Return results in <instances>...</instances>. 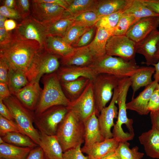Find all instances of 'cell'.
<instances>
[{"mask_svg":"<svg viewBox=\"0 0 159 159\" xmlns=\"http://www.w3.org/2000/svg\"><path fill=\"white\" fill-rule=\"evenodd\" d=\"M42 49L37 42L23 38L14 32L10 42L0 48V58L6 61L9 68L26 72L35 54Z\"/></svg>","mask_w":159,"mask_h":159,"instance_id":"obj_1","label":"cell"},{"mask_svg":"<svg viewBox=\"0 0 159 159\" xmlns=\"http://www.w3.org/2000/svg\"><path fill=\"white\" fill-rule=\"evenodd\" d=\"M42 82L44 87L34 111L35 116L57 105L68 106L70 101L63 91L56 72L44 75Z\"/></svg>","mask_w":159,"mask_h":159,"instance_id":"obj_2","label":"cell"},{"mask_svg":"<svg viewBox=\"0 0 159 159\" xmlns=\"http://www.w3.org/2000/svg\"><path fill=\"white\" fill-rule=\"evenodd\" d=\"M56 135L63 152L81 145L85 140L84 122L74 112L69 110L59 125Z\"/></svg>","mask_w":159,"mask_h":159,"instance_id":"obj_3","label":"cell"},{"mask_svg":"<svg viewBox=\"0 0 159 159\" xmlns=\"http://www.w3.org/2000/svg\"><path fill=\"white\" fill-rule=\"evenodd\" d=\"M131 81L130 77H125L120 81L118 86V93L117 99L118 107L117 119L112 131L113 137L119 139L120 142L132 140L134 136L133 120L127 116L126 98Z\"/></svg>","mask_w":159,"mask_h":159,"instance_id":"obj_4","label":"cell"},{"mask_svg":"<svg viewBox=\"0 0 159 159\" xmlns=\"http://www.w3.org/2000/svg\"><path fill=\"white\" fill-rule=\"evenodd\" d=\"M97 74H107L121 77H130L141 70L135 59L127 61L120 57L105 54L94 58L89 66Z\"/></svg>","mask_w":159,"mask_h":159,"instance_id":"obj_5","label":"cell"},{"mask_svg":"<svg viewBox=\"0 0 159 159\" xmlns=\"http://www.w3.org/2000/svg\"><path fill=\"white\" fill-rule=\"evenodd\" d=\"M3 101L23 134L39 146L40 135L33 125L34 113L26 107L14 95H11Z\"/></svg>","mask_w":159,"mask_h":159,"instance_id":"obj_6","label":"cell"},{"mask_svg":"<svg viewBox=\"0 0 159 159\" xmlns=\"http://www.w3.org/2000/svg\"><path fill=\"white\" fill-rule=\"evenodd\" d=\"M60 58L44 48L41 49L35 54L26 72L29 82L39 83L44 75L57 72L60 67Z\"/></svg>","mask_w":159,"mask_h":159,"instance_id":"obj_7","label":"cell"},{"mask_svg":"<svg viewBox=\"0 0 159 159\" xmlns=\"http://www.w3.org/2000/svg\"><path fill=\"white\" fill-rule=\"evenodd\" d=\"M123 78L101 74H97L92 80L97 109L99 114L112 99L114 89Z\"/></svg>","mask_w":159,"mask_h":159,"instance_id":"obj_8","label":"cell"},{"mask_svg":"<svg viewBox=\"0 0 159 159\" xmlns=\"http://www.w3.org/2000/svg\"><path fill=\"white\" fill-rule=\"evenodd\" d=\"M68 111L67 106H54L39 115H34V122L40 132L48 135H55L59 125Z\"/></svg>","mask_w":159,"mask_h":159,"instance_id":"obj_9","label":"cell"},{"mask_svg":"<svg viewBox=\"0 0 159 159\" xmlns=\"http://www.w3.org/2000/svg\"><path fill=\"white\" fill-rule=\"evenodd\" d=\"M67 107L83 122L94 113L97 117L99 116L100 114L97 109L92 80L78 97L70 101Z\"/></svg>","mask_w":159,"mask_h":159,"instance_id":"obj_10","label":"cell"},{"mask_svg":"<svg viewBox=\"0 0 159 159\" xmlns=\"http://www.w3.org/2000/svg\"><path fill=\"white\" fill-rule=\"evenodd\" d=\"M48 26L41 23L32 16L22 19L14 32L23 38L37 42L44 48L48 35Z\"/></svg>","mask_w":159,"mask_h":159,"instance_id":"obj_11","label":"cell"},{"mask_svg":"<svg viewBox=\"0 0 159 159\" xmlns=\"http://www.w3.org/2000/svg\"><path fill=\"white\" fill-rule=\"evenodd\" d=\"M137 48V44L125 35H112L107 41L106 54L129 61L134 59Z\"/></svg>","mask_w":159,"mask_h":159,"instance_id":"obj_12","label":"cell"},{"mask_svg":"<svg viewBox=\"0 0 159 159\" xmlns=\"http://www.w3.org/2000/svg\"><path fill=\"white\" fill-rule=\"evenodd\" d=\"M32 16L42 24L49 26L63 17L65 9L52 3L31 1Z\"/></svg>","mask_w":159,"mask_h":159,"instance_id":"obj_13","label":"cell"},{"mask_svg":"<svg viewBox=\"0 0 159 159\" xmlns=\"http://www.w3.org/2000/svg\"><path fill=\"white\" fill-rule=\"evenodd\" d=\"M118 86L114 90L111 102L107 107L102 109L98 117L100 130L105 139L113 137L111 129L115 124L114 120L117 117L118 111L115 105L118 93Z\"/></svg>","mask_w":159,"mask_h":159,"instance_id":"obj_14","label":"cell"},{"mask_svg":"<svg viewBox=\"0 0 159 159\" xmlns=\"http://www.w3.org/2000/svg\"><path fill=\"white\" fill-rule=\"evenodd\" d=\"M159 26V16L140 19L133 25L125 35L137 44L144 40Z\"/></svg>","mask_w":159,"mask_h":159,"instance_id":"obj_15","label":"cell"},{"mask_svg":"<svg viewBox=\"0 0 159 159\" xmlns=\"http://www.w3.org/2000/svg\"><path fill=\"white\" fill-rule=\"evenodd\" d=\"M159 44V31L156 29L146 38L137 44L136 53L143 55L146 62L143 64L147 66L156 63L155 57Z\"/></svg>","mask_w":159,"mask_h":159,"instance_id":"obj_16","label":"cell"},{"mask_svg":"<svg viewBox=\"0 0 159 159\" xmlns=\"http://www.w3.org/2000/svg\"><path fill=\"white\" fill-rule=\"evenodd\" d=\"M158 83L157 81L154 80L145 87L138 96L126 103L127 109L135 111L140 115H147L150 112L148 106L150 97Z\"/></svg>","mask_w":159,"mask_h":159,"instance_id":"obj_17","label":"cell"},{"mask_svg":"<svg viewBox=\"0 0 159 159\" xmlns=\"http://www.w3.org/2000/svg\"><path fill=\"white\" fill-rule=\"evenodd\" d=\"M56 73L60 82L72 81L81 77L92 80L97 75L89 66H62Z\"/></svg>","mask_w":159,"mask_h":159,"instance_id":"obj_18","label":"cell"},{"mask_svg":"<svg viewBox=\"0 0 159 159\" xmlns=\"http://www.w3.org/2000/svg\"><path fill=\"white\" fill-rule=\"evenodd\" d=\"M42 90L39 83L29 82L14 96L26 107L33 111L35 109Z\"/></svg>","mask_w":159,"mask_h":159,"instance_id":"obj_19","label":"cell"},{"mask_svg":"<svg viewBox=\"0 0 159 159\" xmlns=\"http://www.w3.org/2000/svg\"><path fill=\"white\" fill-rule=\"evenodd\" d=\"M120 142L118 138L113 137L105 139L88 148H81V150L83 153L87 155L88 159H100L115 151Z\"/></svg>","mask_w":159,"mask_h":159,"instance_id":"obj_20","label":"cell"},{"mask_svg":"<svg viewBox=\"0 0 159 159\" xmlns=\"http://www.w3.org/2000/svg\"><path fill=\"white\" fill-rule=\"evenodd\" d=\"M85 126L84 145L82 149L88 148L94 144L104 140L98 117L93 114L84 122Z\"/></svg>","mask_w":159,"mask_h":159,"instance_id":"obj_21","label":"cell"},{"mask_svg":"<svg viewBox=\"0 0 159 159\" xmlns=\"http://www.w3.org/2000/svg\"><path fill=\"white\" fill-rule=\"evenodd\" d=\"M39 145L47 159H63V151L56 135H48L39 132Z\"/></svg>","mask_w":159,"mask_h":159,"instance_id":"obj_22","label":"cell"},{"mask_svg":"<svg viewBox=\"0 0 159 159\" xmlns=\"http://www.w3.org/2000/svg\"><path fill=\"white\" fill-rule=\"evenodd\" d=\"M94 58L88 46L75 48L70 56L61 58L62 66H87L93 62Z\"/></svg>","mask_w":159,"mask_h":159,"instance_id":"obj_23","label":"cell"},{"mask_svg":"<svg viewBox=\"0 0 159 159\" xmlns=\"http://www.w3.org/2000/svg\"><path fill=\"white\" fill-rule=\"evenodd\" d=\"M44 48L61 58L68 57L74 53L75 48L67 44L60 37L48 36Z\"/></svg>","mask_w":159,"mask_h":159,"instance_id":"obj_24","label":"cell"},{"mask_svg":"<svg viewBox=\"0 0 159 159\" xmlns=\"http://www.w3.org/2000/svg\"><path fill=\"white\" fill-rule=\"evenodd\" d=\"M139 140L144 147L147 156L159 159V131L152 127L149 131L142 133Z\"/></svg>","mask_w":159,"mask_h":159,"instance_id":"obj_25","label":"cell"},{"mask_svg":"<svg viewBox=\"0 0 159 159\" xmlns=\"http://www.w3.org/2000/svg\"><path fill=\"white\" fill-rule=\"evenodd\" d=\"M113 31L96 27L95 37L88 45L94 58L106 54V47L109 39L113 35Z\"/></svg>","mask_w":159,"mask_h":159,"instance_id":"obj_26","label":"cell"},{"mask_svg":"<svg viewBox=\"0 0 159 159\" xmlns=\"http://www.w3.org/2000/svg\"><path fill=\"white\" fill-rule=\"evenodd\" d=\"M155 71L154 67L143 66L139 71L134 73L130 77L133 90L132 99L135 92L141 87H146L153 82L152 78Z\"/></svg>","mask_w":159,"mask_h":159,"instance_id":"obj_27","label":"cell"},{"mask_svg":"<svg viewBox=\"0 0 159 159\" xmlns=\"http://www.w3.org/2000/svg\"><path fill=\"white\" fill-rule=\"evenodd\" d=\"M127 0H97L92 11L100 17L122 9Z\"/></svg>","mask_w":159,"mask_h":159,"instance_id":"obj_28","label":"cell"},{"mask_svg":"<svg viewBox=\"0 0 159 159\" xmlns=\"http://www.w3.org/2000/svg\"><path fill=\"white\" fill-rule=\"evenodd\" d=\"M123 13L141 19L150 16H159V14L152 11L144 4L142 0H127L123 9Z\"/></svg>","mask_w":159,"mask_h":159,"instance_id":"obj_29","label":"cell"},{"mask_svg":"<svg viewBox=\"0 0 159 159\" xmlns=\"http://www.w3.org/2000/svg\"><path fill=\"white\" fill-rule=\"evenodd\" d=\"M97 0H69L63 18H73L85 12L92 11Z\"/></svg>","mask_w":159,"mask_h":159,"instance_id":"obj_30","label":"cell"},{"mask_svg":"<svg viewBox=\"0 0 159 159\" xmlns=\"http://www.w3.org/2000/svg\"><path fill=\"white\" fill-rule=\"evenodd\" d=\"M29 83L26 72L20 69L9 67L7 85L12 95H14Z\"/></svg>","mask_w":159,"mask_h":159,"instance_id":"obj_31","label":"cell"},{"mask_svg":"<svg viewBox=\"0 0 159 159\" xmlns=\"http://www.w3.org/2000/svg\"><path fill=\"white\" fill-rule=\"evenodd\" d=\"M32 149L29 147H20L5 142L0 144V158L26 159Z\"/></svg>","mask_w":159,"mask_h":159,"instance_id":"obj_32","label":"cell"},{"mask_svg":"<svg viewBox=\"0 0 159 159\" xmlns=\"http://www.w3.org/2000/svg\"><path fill=\"white\" fill-rule=\"evenodd\" d=\"M91 80L83 77L69 81L60 82L62 89L72 101L78 97L82 93Z\"/></svg>","mask_w":159,"mask_h":159,"instance_id":"obj_33","label":"cell"},{"mask_svg":"<svg viewBox=\"0 0 159 159\" xmlns=\"http://www.w3.org/2000/svg\"><path fill=\"white\" fill-rule=\"evenodd\" d=\"M1 137L5 143L20 147L33 148L38 145L29 137L20 133L9 132Z\"/></svg>","mask_w":159,"mask_h":159,"instance_id":"obj_34","label":"cell"},{"mask_svg":"<svg viewBox=\"0 0 159 159\" xmlns=\"http://www.w3.org/2000/svg\"><path fill=\"white\" fill-rule=\"evenodd\" d=\"M74 23L73 19L62 18L48 26V36L60 37L62 38Z\"/></svg>","mask_w":159,"mask_h":159,"instance_id":"obj_35","label":"cell"},{"mask_svg":"<svg viewBox=\"0 0 159 159\" xmlns=\"http://www.w3.org/2000/svg\"><path fill=\"white\" fill-rule=\"evenodd\" d=\"M127 141L120 142L115 150L120 159H141L144 154L138 151V148L135 146L131 149Z\"/></svg>","mask_w":159,"mask_h":159,"instance_id":"obj_36","label":"cell"},{"mask_svg":"<svg viewBox=\"0 0 159 159\" xmlns=\"http://www.w3.org/2000/svg\"><path fill=\"white\" fill-rule=\"evenodd\" d=\"M123 13V9L102 17L96 23V27H100L113 31Z\"/></svg>","mask_w":159,"mask_h":159,"instance_id":"obj_37","label":"cell"},{"mask_svg":"<svg viewBox=\"0 0 159 159\" xmlns=\"http://www.w3.org/2000/svg\"><path fill=\"white\" fill-rule=\"evenodd\" d=\"M139 19L123 13L114 30L113 35H125L131 26Z\"/></svg>","mask_w":159,"mask_h":159,"instance_id":"obj_38","label":"cell"},{"mask_svg":"<svg viewBox=\"0 0 159 159\" xmlns=\"http://www.w3.org/2000/svg\"><path fill=\"white\" fill-rule=\"evenodd\" d=\"M90 28L73 23L62 38L67 44L72 46Z\"/></svg>","mask_w":159,"mask_h":159,"instance_id":"obj_39","label":"cell"},{"mask_svg":"<svg viewBox=\"0 0 159 159\" xmlns=\"http://www.w3.org/2000/svg\"><path fill=\"white\" fill-rule=\"evenodd\" d=\"M101 17L94 12L88 11L83 13L72 19L74 23L85 27H90L95 25Z\"/></svg>","mask_w":159,"mask_h":159,"instance_id":"obj_40","label":"cell"},{"mask_svg":"<svg viewBox=\"0 0 159 159\" xmlns=\"http://www.w3.org/2000/svg\"><path fill=\"white\" fill-rule=\"evenodd\" d=\"M11 132H19L24 134L15 121L7 119L0 115V137Z\"/></svg>","mask_w":159,"mask_h":159,"instance_id":"obj_41","label":"cell"},{"mask_svg":"<svg viewBox=\"0 0 159 159\" xmlns=\"http://www.w3.org/2000/svg\"><path fill=\"white\" fill-rule=\"evenodd\" d=\"M96 30V27L95 25L90 27L72 45V46L76 48L88 46L92 40Z\"/></svg>","mask_w":159,"mask_h":159,"instance_id":"obj_42","label":"cell"},{"mask_svg":"<svg viewBox=\"0 0 159 159\" xmlns=\"http://www.w3.org/2000/svg\"><path fill=\"white\" fill-rule=\"evenodd\" d=\"M30 6L29 0H16L15 9L18 12L22 19L30 16Z\"/></svg>","mask_w":159,"mask_h":159,"instance_id":"obj_43","label":"cell"},{"mask_svg":"<svg viewBox=\"0 0 159 159\" xmlns=\"http://www.w3.org/2000/svg\"><path fill=\"white\" fill-rule=\"evenodd\" d=\"M81 145L64 152L63 159H88V156H85L83 154L81 150Z\"/></svg>","mask_w":159,"mask_h":159,"instance_id":"obj_44","label":"cell"},{"mask_svg":"<svg viewBox=\"0 0 159 159\" xmlns=\"http://www.w3.org/2000/svg\"><path fill=\"white\" fill-rule=\"evenodd\" d=\"M0 14L7 18L16 20L22 19L21 16L15 9L9 8L4 5L0 7Z\"/></svg>","mask_w":159,"mask_h":159,"instance_id":"obj_45","label":"cell"},{"mask_svg":"<svg viewBox=\"0 0 159 159\" xmlns=\"http://www.w3.org/2000/svg\"><path fill=\"white\" fill-rule=\"evenodd\" d=\"M14 33L7 31L4 28H0V48L9 44L12 41Z\"/></svg>","mask_w":159,"mask_h":159,"instance_id":"obj_46","label":"cell"},{"mask_svg":"<svg viewBox=\"0 0 159 159\" xmlns=\"http://www.w3.org/2000/svg\"><path fill=\"white\" fill-rule=\"evenodd\" d=\"M148 108L150 112L159 110V94L156 89L150 97Z\"/></svg>","mask_w":159,"mask_h":159,"instance_id":"obj_47","label":"cell"},{"mask_svg":"<svg viewBox=\"0 0 159 159\" xmlns=\"http://www.w3.org/2000/svg\"><path fill=\"white\" fill-rule=\"evenodd\" d=\"M9 67L6 61L0 58V82L7 85Z\"/></svg>","mask_w":159,"mask_h":159,"instance_id":"obj_48","label":"cell"},{"mask_svg":"<svg viewBox=\"0 0 159 159\" xmlns=\"http://www.w3.org/2000/svg\"><path fill=\"white\" fill-rule=\"evenodd\" d=\"M26 159H47L42 148L39 146L32 148Z\"/></svg>","mask_w":159,"mask_h":159,"instance_id":"obj_49","label":"cell"},{"mask_svg":"<svg viewBox=\"0 0 159 159\" xmlns=\"http://www.w3.org/2000/svg\"><path fill=\"white\" fill-rule=\"evenodd\" d=\"M0 114L3 117L9 120L14 121L12 114L4 103L3 100H0Z\"/></svg>","mask_w":159,"mask_h":159,"instance_id":"obj_50","label":"cell"},{"mask_svg":"<svg viewBox=\"0 0 159 159\" xmlns=\"http://www.w3.org/2000/svg\"><path fill=\"white\" fill-rule=\"evenodd\" d=\"M142 1L150 9L159 14V0H142Z\"/></svg>","mask_w":159,"mask_h":159,"instance_id":"obj_51","label":"cell"},{"mask_svg":"<svg viewBox=\"0 0 159 159\" xmlns=\"http://www.w3.org/2000/svg\"><path fill=\"white\" fill-rule=\"evenodd\" d=\"M39 3H46L56 4L67 9L69 6V0H34Z\"/></svg>","mask_w":159,"mask_h":159,"instance_id":"obj_52","label":"cell"},{"mask_svg":"<svg viewBox=\"0 0 159 159\" xmlns=\"http://www.w3.org/2000/svg\"><path fill=\"white\" fill-rule=\"evenodd\" d=\"M11 95L7 85L0 82V100H3Z\"/></svg>","mask_w":159,"mask_h":159,"instance_id":"obj_53","label":"cell"},{"mask_svg":"<svg viewBox=\"0 0 159 159\" xmlns=\"http://www.w3.org/2000/svg\"><path fill=\"white\" fill-rule=\"evenodd\" d=\"M150 116L152 127L159 131V110L150 111Z\"/></svg>","mask_w":159,"mask_h":159,"instance_id":"obj_54","label":"cell"},{"mask_svg":"<svg viewBox=\"0 0 159 159\" xmlns=\"http://www.w3.org/2000/svg\"><path fill=\"white\" fill-rule=\"evenodd\" d=\"M17 26L16 22L12 19H7L4 23V28L7 31H11L15 29Z\"/></svg>","mask_w":159,"mask_h":159,"instance_id":"obj_55","label":"cell"},{"mask_svg":"<svg viewBox=\"0 0 159 159\" xmlns=\"http://www.w3.org/2000/svg\"><path fill=\"white\" fill-rule=\"evenodd\" d=\"M155 68V71L153 76L154 80L157 81L159 84V61L153 65Z\"/></svg>","mask_w":159,"mask_h":159,"instance_id":"obj_56","label":"cell"},{"mask_svg":"<svg viewBox=\"0 0 159 159\" xmlns=\"http://www.w3.org/2000/svg\"><path fill=\"white\" fill-rule=\"evenodd\" d=\"M16 0H5L4 1V5L10 8L15 9Z\"/></svg>","mask_w":159,"mask_h":159,"instance_id":"obj_57","label":"cell"},{"mask_svg":"<svg viewBox=\"0 0 159 159\" xmlns=\"http://www.w3.org/2000/svg\"><path fill=\"white\" fill-rule=\"evenodd\" d=\"M100 159H120L115 151L112 152Z\"/></svg>","mask_w":159,"mask_h":159,"instance_id":"obj_58","label":"cell"},{"mask_svg":"<svg viewBox=\"0 0 159 159\" xmlns=\"http://www.w3.org/2000/svg\"><path fill=\"white\" fill-rule=\"evenodd\" d=\"M155 60L156 63L159 61V44L158 46V50L156 55Z\"/></svg>","mask_w":159,"mask_h":159,"instance_id":"obj_59","label":"cell"},{"mask_svg":"<svg viewBox=\"0 0 159 159\" xmlns=\"http://www.w3.org/2000/svg\"><path fill=\"white\" fill-rule=\"evenodd\" d=\"M5 143L3 138L1 137H0V144H2Z\"/></svg>","mask_w":159,"mask_h":159,"instance_id":"obj_60","label":"cell"},{"mask_svg":"<svg viewBox=\"0 0 159 159\" xmlns=\"http://www.w3.org/2000/svg\"><path fill=\"white\" fill-rule=\"evenodd\" d=\"M156 89L157 90L159 94V84L158 83Z\"/></svg>","mask_w":159,"mask_h":159,"instance_id":"obj_61","label":"cell"},{"mask_svg":"<svg viewBox=\"0 0 159 159\" xmlns=\"http://www.w3.org/2000/svg\"><path fill=\"white\" fill-rule=\"evenodd\" d=\"M0 159H4V158H0Z\"/></svg>","mask_w":159,"mask_h":159,"instance_id":"obj_62","label":"cell"}]
</instances>
